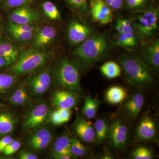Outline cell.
I'll list each match as a JSON object with an SVG mask.
<instances>
[{
    "mask_svg": "<svg viewBox=\"0 0 159 159\" xmlns=\"http://www.w3.org/2000/svg\"><path fill=\"white\" fill-rule=\"evenodd\" d=\"M48 113V107L45 103L37 105L32 111L24 122V128L30 130L38 127L45 121Z\"/></svg>",
    "mask_w": 159,
    "mask_h": 159,
    "instance_id": "8fae6325",
    "label": "cell"
},
{
    "mask_svg": "<svg viewBox=\"0 0 159 159\" xmlns=\"http://www.w3.org/2000/svg\"><path fill=\"white\" fill-rule=\"evenodd\" d=\"M53 157L54 158L57 159H70L74 158V157L67 155L63 154L57 153L56 152H53Z\"/></svg>",
    "mask_w": 159,
    "mask_h": 159,
    "instance_id": "ee69618b",
    "label": "cell"
},
{
    "mask_svg": "<svg viewBox=\"0 0 159 159\" xmlns=\"http://www.w3.org/2000/svg\"><path fill=\"white\" fill-rule=\"evenodd\" d=\"M116 29L117 32L119 34H122L123 33V26L122 25V23L120 21V19H119L117 21L116 25Z\"/></svg>",
    "mask_w": 159,
    "mask_h": 159,
    "instance_id": "bcb514c9",
    "label": "cell"
},
{
    "mask_svg": "<svg viewBox=\"0 0 159 159\" xmlns=\"http://www.w3.org/2000/svg\"><path fill=\"white\" fill-rule=\"evenodd\" d=\"M115 44L122 48H133L136 45V37L134 32L123 33L119 34Z\"/></svg>",
    "mask_w": 159,
    "mask_h": 159,
    "instance_id": "484cf974",
    "label": "cell"
},
{
    "mask_svg": "<svg viewBox=\"0 0 159 159\" xmlns=\"http://www.w3.org/2000/svg\"><path fill=\"white\" fill-rule=\"evenodd\" d=\"M4 1H5V0H0V5H2V4H3Z\"/></svg>",
    "mask_w": 159,
    "mask_h": 159,
    "instance_id": "7dc6e473",
    "label": "cell"
},
{
    "mask_svg": "<svg viewBox=\"0 0 159 159\" xmlns=\"http://www.w3.org/2000/svg\"><path fill=\"white\" fill-rule=\"evenodd\" d=\"M75 133L84 142L91 143L96 140V133L90 121L79 116L74 125Z\"/></svg>",
    "mask_w": 159,
    "mask_h": 159,
    "instance_id": "9a60e30c",
    "label": "cell"
},
{
    "mask_svg": "<svg viewBox=\"0 0 159 159\" xmlns=\"http://www.w3.org/2000/svg\"><path fill=\"white\" fill-rule=\"evenodd\" d=\"M157 125L153 119L145 116L140 121L137 129V137L140 140L150 141L156 136Z\"/></svg>",
    "mask_w": 159,
    "mask_h": 159,
    "instance_id": "4fadbf2b",
    "label": "cell"
},
{
    "mask_svg": "<svg viewBox=\"0 0 159 159\" xmlns=\"http://www.w3.org/2000/svg\"><path fill=\"white\" fill-rule=\"evenodd\" d=\"M142 59L153 72H158L159 70V39L152 40L145 46L142 53Z\"/></svg>",
    "mask_w": 159,
    "mask_h": 159,
    "instance_id": "30bf717a",
    "label": "cell"
},
{
    "mask_svg": "<svg viewBox=\"0 0 159 159\" xmlns=\"http://www.w3.org/2000/svg\"><path fill=\"white\" fill-rule=\"evenodd\" d=\"M42 7L45 14L50 19L56 20L60 18L59 10L54 3L47 1L42 3Z\"/></svg>",
    "mask_w": 159,
    "mask_h": 159,
    "instance_id": "83f0119b",
    "label": "cell"
},
{
    "mask_svg": "<svg viewBox=\"0 0 159 159\" xmlns=\"http://www.w3.org/2000/svg\"><path fill=\"white\" fill-rule=\"evenodd\" d=\"M92 33L90 28L84 24L76 21L72 22L68 30V36L70 42L74 44L83 42Z\"/></svg>",
    "mask_w": 159,
    "mask_h": 159,
    "instance_id": "5bb4252c",
    "label": "cell"
},
{
    "mask_svg": "<svg viewBox=\"0 0 159 159\" xmlns=\"http://www.w3.org/2000/svg\"><path fill=\"white\" fill-rule=\"evenodd\" d=\"M128 129L121 120L114 121L109 127L108 136L111 145L117 149H122L127 144Z\"/></svg>",
    "mask_w": 159,
    "mask_h": 159,
    "instance_id": "8992f818",
    "label": "cell"
},
{
    "mask_svg": "<svg viewBox=\"0 0 159 159\" xmlns=\"http://www.w3.org/2000/svg\"><path fill=\"white\" fill-rule=\"evenodd\" d=\"M90 6L91 15L94 21L102 25L112 22V11L103 0H91Z\"/></svg>",
    "mask_w": 159,
    "mask_h": 159,
    "instance_id": "ba28073f",
    "label": "cell"
},
{
    "mask_svg": "<svg viewBox=\"0 0 159 159\" xmlns=\"http://www.w3.org/2000/svg\"><path fill=\"white\" fill-rule=\"evenodd\" d=\"M159 15L158 9L153 6L148 7L139 15L134 26L143 38H150L157 31Z\"/></svg>",
    "mask_w": 159,
    "mask_h": 159,
    "instance_id": "5b68a950",
    "label": "cell"
},
{
    "mask_svg": "<svg viewBox=\"0 0 159 159\" xmlns=\"http://www.w3.org/2000/svg\"><path fill=\"white\" fill-rule=\"evenodd\" d=\"M73 8L82 13L86 14L88 12L87 0H67Z\"/></svg>",
    "mask_w": 159,
    "mask_h": 159,
    "instance_id": "e575fe53",
    "label": "cell"
},
{
    "mask_svg": "<svg viewBox=\"0 0 159 159\" xmlns=\"http://www.w3.org/2000/svg\"><path fill=\"white\" fill-rule=\"evenodd\" d=\"M76 94L71 91H57L53 94L52 104L58 109L73 108L78 102V97Z\"/></svg>",
    "mask_w": 159,
    "mask_h": 159,
    "instance_id": "7c38bea8",
    "label": "cell"
},
{
    "mask_svg": "<svg viewBox=\"0 0 159 159\" xmlns=\"http://www.w3.org/2000/svg\"><path fill=\"white\" fill-rule=\"evenodd\" d=\"M127 96L125 89L122 87L115 86L111 87L107 91L106 99L111 104H117L123 101Z\"/></svg>",
    "mask_w": 159,
    "mask_h": 159,
    "instance_id": "ffe728a7",
    "label": "cell"
},
{
    "mask_svg": "<svg viewBox=\"0 0 159 159\" xmlns=\"http://www.w3.org/2000/svg\"><path fill=\"white\" fill-rule=\"evenodd\" d=\"M70 152L75 157H82L87 154L88 150L85 146L75 138H70Z\"/></svg>",
    "mask_w": 159,
    "mask_h": 159,
    "instance_id": "f1b7e54d",
    "label": "cell"
},
{
    "mask_svg": "<svg viewBox=\"0 0 159 159\" xmlns=\"http://www.w3.org/2000/svg\"><path fill=\"white\" fill-rule=\"evenodd\" d=\"M51 122L54 125H58L63 124L58 109L54 111L51 114Z\"/></svg>",
    "mask_w": 159,
    "mask_h": 159,
    "instance_id": "f35d334b",
    "label": "cell"
},
{
    "mask_svg": "<svg viewBox=\"0 0 159 159\" xmlns=\"http://www.w3.org/2000/svg\"><path fill=\"white\" fill-rule=\"evenodd\" d=\"M81 68L78 63L64 58L61 60L55 69L54 77L58 85L74 93L81 91Z\"/></svg>",
    "mask_w": 159,
    "mask_h": 159,
    "instance_id": "3957f363",
    "label": "cell"
},
{
    "mask_svg": "<svg viewBox=\"0 0 159 159\" xmlns=\"http://www.w3.org/2000/svg\"><path fill=\"white\" fill-rule=\"evenodd\" d=\"M102 74L108 79H113L119 77L122 73L121 66L116 63L108 61L103 64L100 67Z\"/></svg>",
    "mask_w": 159,
    "mask_h": 159,
    "instance_id": "44dd1931",
    "label": "cell"
},
{
    "mask_svg": "<svg viewBox=\"0 0 159 159\" xmlns=\"http://www.w3.org/2000/svg\"><path fill=\"white\" fill-rule=\"evenodd\" d=\"M111 9L118 10L121 9L123 4L124 0H103Z\"/></svg>",
    "mask_w": 159,
    "mask_h": 159,
    "instance_id": "74e56055",
    "label": "cell"
},
{
    "mask_svg": "<svg viewBox=\"0 0 159 159\" xmlns=\"http://www.w3.org/2000/svg\"><path fill=\"white\" fill-rule=\"evenodd\" d=\"M19 158L20 159H37L38 157L34 153L23 151L20 152L19 156Z\"/></svg>",
    "mask_w": 159,
    "mask_h": 159,
    "instance_id": "7bdbcfd3",
    "label": "cell"
},
{
    "mask_svg": "<svg viewBox=\"0 0 159 159\" xmlns=\"http://www.w3.org/2000/svg\"><path fill=\"white\" fill-rule=\"evenodd\" d=\"M2 32V28H1V25H0V37L1 36V33Z\"/></svg>",
    "mask_w": 159,
    "mask_h": 159,
    "instance_id": "c3c4849f",
    "label": "cell"
},
{
    "mask_svg": "<svg viewBox=\"0 0 159 159\" xmlns=\"http://www.w3.org/2000/svg\"><path fill=\"white\" fill-rule=\"evenodd\" d=\"M132 157L135 159H151L153 158V154L149 148L140 146L133 152Z\"/></svg>",
    "mask_w": 159,
    "mask_h": 159,
    "instance_id": "1f68e13d",
    "label": "cell"
},
{
    "mask_svg": "<svg viewBox=\"0 0 159 159\" xmlns=\"http://www.w3.org/2000/svg\"><path fill=\"white\" fill-rule=\"evenodd\" d=\"M96 140L98 143L104 141L108 136L109 127L104 119H98L94 123Z\"/></svg>",
    "mask_w": 159,
    "mask_h": 159,
    "instance_id": "d4e9b609",
    "label": "cell"
},
{
    "mask_svg": "<svg viewBox=\"0 0 159 159\" xmlns=\"http://www.w3.org/2000/svg\"><path fill=\"white\" fill-rule=\"evenodd\" d=\"M51 82V73L48 69L39 71L28 79L27 84L36 95L43 94L50 87Z\"/></svg>",
    "mask_w": 159,
    "mask_h": 159,
    "instance_id": "52a82bcc",
    "label": "cell"
},
{
    "mask_svg": "<svg viewBox=\"0 0 159 159\" xmlns=\"http://www.w3.org/2000/svg\"><path fill=\"white\" fill-rule=\"evenodd\" d=\"M56 31L51 26H47L40 29L34 36L33 45L36 49H43L54 39Z\"/></svg>",
    "mask_w": 159,
    "mask_h": 159,
    "instance_id": "ac0fdd59",
    "label": "cell"
},
{
    "mask_svg": "<svg viewBox=\"0 0 159 159\" xmlns=\"http://www.w3.org/2000/svg\"><path fill=\"white\" fill-rule=\"evenodd\" d=\"M16 77L11 74H0V92L11 88L14 85Z\"/></svg>",
    "mask_w": 159,
    "mask_h": 159,
    "instance_id": "4dcf8cb0",
    "label": "cell"
},
{
    "mask_svg": "<svg viewBox=\"0 0 159 159\" xmlns=\"http://www.w3.org/2000/svg\"><path fill=\"white\" fill-rule=\"evenodd\" d=\"M54 152L67 155L75 157L70 152V143L68 137L63 136L59 137L54 143Z\"/></svg>",
    "mask_w": 159,
    "mask_h": 159,
    "instance_id": "cb8c5ba5",
    "label": "cell"
},
{
    "mask_svg": "<svg viewBox=\"0 0 159 159\" xmlns=\"http://www.w3.org/2000/svg\"><path fill=\"white\" fill-rule=\"evenodd\" d=\"M31 1L32 0H5L2 5L3 9L8 10L24 6Z\"/></svg>",
    "mask_w": 159,
    "mask_h": 159,
    "instance_id": "d590c367",
    "label": "cell"
},
{
    "mask_svg": "<svg viewBox=\"0 0 159 159\" xmlns=\"http://www.w3.org/2000/svg\"><path fill=\"white\" fill-rule=\"evenodd\" d=\"M0 106H1V104H0Z\"/></svg>",
    "mask_w": 159,
    "mask_h": 159,
    "instance_id": "681fc988",
    "label": "cell"
},
{
    "mask_svg": "<svg viewBox=\"0 0 159 159\" xmlns=\"http://www.w3.org/2000/svg\"><path fill=\"white\" fill-rule=\"evenodd\" d=\"M100 104L99 100L90 97H84V103L83 107L82 112L89 119H92L96 116Z\"/></svg>",
    "mask_w": 159,
    "mask_h": 159,
    "instance_id": "7402d4cb",
    "label": "cell"
},
{
    "mask_svg": "<svg viewBox=\"0 0 159 159\" xmlns=\"http://www.w3.org/2000/svg\"><path fill=\"white\" fill-rule=\"evenodd\" d=\"M13 140V139L9 136L4 137L0 140V153L3 152L6 146Z\"/></svg>",
    "mask_w": 159,
    "mask_h": 159,
    "instance_id": "b9f144b4",
    "label": "cell"
},
{
    "mask_svg": "<svg viewBox=\"0 0 159 159\" xmlns=\"http://www.w3.org/2000/svg\"><path fill=\"white\" fill-rule=\"evenodd\" d=\"M120 20L124 28L123 33L134 32V26L132 24L130 20L127 19H120Z\"/></svg>",
    "mask_w": 159,
    "mask_h": 159,
    "instance_id": "ab89813d",
    "label": "cell"
},
{
    "mask_svg": "<svg viewBox=\"0 0 159 159\" xmlns=\"http://www.w3.org/2000/svg\"><path fill=\"white\" fill-rule=\"evenodd\" d=\"M48 53L38 49H30L20 54L19 57L13 63L11 71L15 75L24 76L32 73L41 67L48 61Z\"/></svg>",
    "mask_w": 159,
    "mask_h": 159,
    "instance_id": "277c9868",
    "label": "cell"
},
{
    "mask_svg": "<svg viewBox=\"0 0 159 159\" xmlns=\"http://www.w3.org/2000/svg\"><path fill=\"white\" fill-rule=\"evenodd\" d=\"M145 102L143 94L136 93L127 100L123 105V109L127 116L130 119H136L139 116Z\"/></svg>",
    "mask_w": 159,
    "mask_h": 159,
    "instance_id": "2e32d148",
    "label": "cell"
},
{
    "mask_svg": "<svg viewBox=\"0 0 159 159\" xmlns=\"http://www.w3.org/2000/svg\"><path fill=\"white\" fill-rule=\"evenodd\" d=\"M150 0H124L126 7L132 11L145 10L148 7Z\"/></svg>",
    "mask_w": 159,
    "mask_h": 159,
    "instance_id": "f546056e",
    "label": "cell"
},
{
    "mask_svg": "<svg viewBox=\"0 0 159 159\" xmlns=\"http://www.w3.org/2000/svg\"><path fill=\"white\" fill-rule=\"evenodd\" d=\"M15 39L19 41L27 42L33 38L35 32H26L19 31H7Z\"/></svg>",
    "mask_w": 159,
    "mask_h": 159,
    "instance_id": "836d02e7",
    "label": "cell"
},
{
    "mask_svg": "<svg viewBox=\"0 0 159 159\" xmlns=\"http://www.w3.org/2000/svg\"><path fill=\"white\" fill-rule=\"evenodd\" d=\"M109 43L105 34L89 37L74 52V55L86 66H91L104 57L108 51Z\"/></svg>",
    "mask_w": 159,
    "mask_h": 159,
    "instance_id": "7a4b0ae2",
    "label": "cell"
},
{
    "mask_svg": "<svg viewBox=\"0 0 159 159\" xmlns=\"http://www.w3.org/2000/svg\"><path fill=\"white\" fill-rule=\"evenodd\" d=\"M11 63L5 57L0 55V69L3 68L7 66L11 65Z\"/></svg>",
    "mask_w": 159,
    "mask_h": 159,
    "instance_id": "f6af8a7d",
    "label": "cell"
},
{
    "mask_svg": "<svg viewBox=\"0 0 159 159\" xmlns=\"http://www.w3.org/2000/svg\"><path fill=\"white\" fill-rule=\"evenodd\" d=\"M20 54L19 49L5 38L0 37V55L13 64Z\"/></svg>",
    "mask_w": 159,
    "mask_h": 159,
    "instance_id": "d6986e66",
    "label": "cell"
},
{
    "mask_svg": "<svg viewBox=\"0 0 159 159\" xmlns=\"http://www.w3.org/2000/svg\"><path fill=\"white\" fill-rule=\"evenodd\" d=\"M7 31H26V32H35L36 27L33 25L27 24H17L15 23L8 22L7 25Z\"/></svg>",
    "mask_w": 159,
    "mask_h": 159,
    "instance_id": "d6a6232c",
    "label": "cell"
},
{
    "mask_svg": "<svg viewBox=\"0 0 159 159\" xmlns=\"http://www.w3.org/2000/svg\"><path fill=\"white\" fill-rule=\"evenodd\" d=\"M63 123L68 122L70 118L71 113L70 109H58Z\"/></svg>",
    "mask_w": 159,
    "mask_h": 159,
    "instance_id": "60d3db41",
    "label": "cell"
},
{
    "mask_svg": "<svg viewBox=\"0 0 159 159\" xmlns=\"http://www.w3.org/2000/svg\"><path fill=\"white\" fill-rule=\"evenodd\" d=\"M15 120L11 115L7 113H0V136L10 133L14 129Z\"/></svg>",
    "mask_w": 159,
    "mask_h": 159,
    "instance_id": "603a6c76",
    "label": "cell"
},
{
    "mask_svg": "<svg viewBox=\"0 0 159 159\" xmlns=\"http://www.w3.org/2000/svg\"><path fill=\"white\" fill-rule=\"evenodd\" d=\"M20 146L21 144L20 142L13 140L6 146L2 153L4 155H11L17 152L20 148Z\"/></svg>",
    "mask_w": 159,
    "mask_h": 159,
    "instance_id": "8d00e7d4",
    "label": "cell"
},
{
    "mask_svg": "<svg viewBox=\"0 0 159 159\" xmlns=\"http://www.w3.org/2000/svg\"><path fill=\"white\" fill-rule=\"evenodd\" d=\"M52 140V134L47 129L37 131L29 139L30 147L36 150H42L47 148Z\"/></svg>",
    "mask_w": 159,
    "mask_h": 159,
    "instance_id": "e0dca14e",
    "label": "cell"
},
{
    "mask_svg": "<svg viewBox=\"0 0 159 159\" xmlns=\"http://www.w3.org/2000/svg\"><path fill=\"white\" fill-rule=\"evenodd\" d=\"M8 20L10 22L17 24L33 25L40 20L39 14L33 9L26 7H18L9 12Z\"/></svg>",
    "mask_w": 159,
    "mask_h": 159,
    "instance_id": "9c48e42d",
    "label": "cell"
},
{
    "mask_svg": "<svg viewBox=\"0 0 159 159\" xmlns=\"http://www.w3.org/2000/svg\"><path fill=\"white\" fill-rule=\"evenodd\" d=\"M29 98V94L25 89L20 88L15 91L9 98V101L14 105L25 104Z\"/></svg>",
    "mask_w": 159,
    "mask_h": 159,
    "instance_id": "4316f807",
    "label": "cell"
},
{
    "mask_svg": "<svg viewBox=\"0 0 159 159\" xmlns=\"http://www.w3.org/2000/svg\"><path fill=\"white\" fill-rule=\"evenodd\" d=\"M119 61L126 79L133 85L144 87L153 83L152 71L138 56L124 54L119 57Z\"/></svg>",
    "mask_w": 159,
    "mask_h": 159,
    "instance_id": "6da1fadb",
    "label": "cell"
}]
</instances>
